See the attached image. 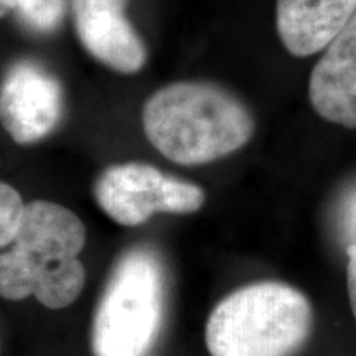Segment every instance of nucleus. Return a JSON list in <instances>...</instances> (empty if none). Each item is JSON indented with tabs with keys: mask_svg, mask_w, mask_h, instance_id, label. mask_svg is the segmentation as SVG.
Returning <instances> with one entry per match:
<instances>
[{
	"mask_svg": "<svg viewBox=\"0 0 356 356\" xmlns=\"http://www.w3.org/2000/svg\"><path fill=\"white\" fill-rule=\"evenodd\" d=\"M142 124L150 144L184 167L234 154L256 131L246 102L210 81H175L157 89L145 101Z\"/></svg>",
	"mask_w": 356,
	"mask_h": 356,
	"instance_id": "1",
	"label": "nucleus"
},
{
	"mask_svg": "<svg viewBox=\"0 0 356 356\" xmlns=\"http://www.w3.org/2000/svg\"><path fill=\"white\" fill-rule=\"evenodd\" d=\"M84 244V222L68 208L47 200L26 203L12 248L0 254V297H35L50 310L70 307L86 284Z\"/></svg>",
	"mask_w": 356,
	"mask_h": 356,
	"instance_id": "2",
	"label": "nucleus"
},
{
	"mask_svg": "<svg viewBox=\"0 0 356 356\" xmlns=\"http://www.w3.org/2000/svg\"><path fill=\"white\" fill-rule=\"evenodd\" d=\"M314 327L309 297L279 280L236 289L208 317L204 343L211 356H293Z\"/></svg>",
	"mask_w": 356,
	"mask_h": 356,
	"instance_id": "3",
	"label": "nucleus"
},
{
	"mask_svg": "<svg viewBox=\"0 0 356 356\" xmlns=\"http://www.w3.org/2000/svg\"><path fill=\"white\" fill-rule=\"evenodd\" d=\"M165 267L150 246H134L115 261L91 328L95 356H145L165 315Z\"/></svg>",
	"mask_w": 356,
	"mask_h": 356,
	"instance_id": "4",
	"label": "nucleus"
},
{
	"mask_svg": "<svg viewBox=\"0 0 356 356\" xmlns=\"http://www.w3.org/2000/svg\"><path fill=\"white\" fill-rule=\"evenodd\" d=\"M92 193L101 210L121 226H140L157 213L191 215L207 202L202 186L142 162L104 168Z\"/></svg>",
	"mask_w": 356,
	"mask_h": 356,
	"instance_id": "5",
	"label": "nucleus"
},
{
	"mask_svg": "<svg viewBox=\"0 0 356 356\" xmlns=\"http://www.w3.org/2000/svg\"><path fill=\"white\" fill-rule=\"evenodd\" d=\"M65 111L63 88L43 66L19 61L0 84V124L13 142L30 145L55 131Z\"/></svg>",
	"mask_w": 356,
	"mask_h": 356,
	"instance_id": "6",
	"label": "nucleus"
},
{
	"mask_svg": "<svg viewBox=\"0 0 356 356\" xmlns=\"http://www.w3.org/2000/svg\"><path fill=\"white\" fill-rule=\"evenodd\" d=\"M126 0H71L79 43L101 65L122 74L147 63L144 40L124 13Z\"/></svg>",
	"mask_w": 356,
	"mask_h": 356,
	"instance_id": "7",
	"label": "nucleus"
},
{
	"mask_svg": "<svg viewBox=\"0 0 356 356\" xmlns=\"http://www.w3.org/2000/svg\"><path fill=\"white\" fill-rule=\"evenodd\" d=\"M309 99L325 121L356 129V13L323 48L310 74Z\"/></svg>",
	"mask_w": 356,
	"mask_h": 356,
	"instance_id": "8",
	"label": "nucleus"
},
{
	"mask_svg": "<svg viewBox=\"0 0 356 356\" xmlns=\"http://www.w3.org/2000/svg\"><path fill=\"white\" fill-rule=\"evenodd\" d=\"M356 13V0H277L280 42L297 58L322 51Z\"/></svg>",
	"mask_w": 356,
	"mask_h": 356,
	"instance_id": "9",
	"label": "nucleus"
},
{
	"mask_svg": "<svg viewBox=\"0 0 356 356\" xmlns=\"http://www.w3.org/2000/svg\"><path fill=\"white\" fill-rule=\"evenodd\" d=\"M68 0H15L13 10L37 33H51L65 19Z\"/></svg>",
	"mask_w": 356,
	"mask_h": 356,
	"instance_id": "10",
	"label": "nucleus"
},
{
	"mask_svg": "<svg viewBox=\"0 0 356 356\" xmlns=\"http://www.w3.org/2000/svg\"><path fill=\"white\" fill-rule=\"evenodd\" d=\"M25 203L12 185L0 181V249L12 244L19 229Z\"/></svg>",
	"mask_w": 356,
	"mask_h": 356,
	"instance_id": "11",
	"label": "nucleus"
},
{
	"mask_svg": "<svg viewBox=\"0 0 356 356\" xmlns=\"http://www.w3.org/2000/svg\"><path fill=\"white\" fill-rule=\"evenodd\" d=\"M346 257H348V264H346V286H348V299L350 307L356 318V243H351L346 248Z\"/></svg>",
	"mask_w": 356,
	"mask_h": 356,
	"instance_id": "12",
	"label": "nucleus"
},
{
	"mask_svg": "<svg viewBox=\"0 0 356 356\" xmlns=\"http://www.w3.org/2000/svg\"><path fill=\"white\" fill-rule=\"evenodd\" d=\"M346 225H348V229L351 231V234L355 236L353 243H356V195H355V198L351 200V203L348 207V213H346Z\"/></svg>",
	"mask_w": 356,
	"mask_h": 356,
	"instance_id": "13",
	"label": "nucleus"
},
{
	"mask_svg": "<svg viewBox=\"0 0 356 356\" xmlns=\"http://www.w3.org/2000/svg\"><path fill=\"white\" fill-rule=\"evenodd\" d=\"M15 7V0H0V19L8 15Z\"/></svg>",
	"mask_w": 356,
	"mask_h": 356,
	"instance_id": "14",
	"label": "nucleus"
}]
</instances>
